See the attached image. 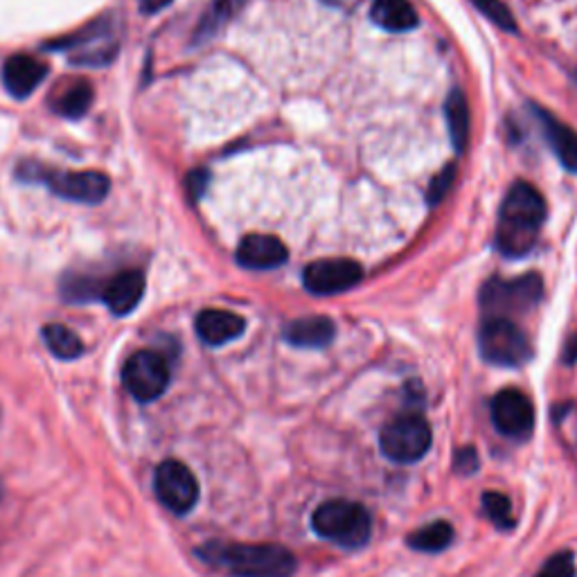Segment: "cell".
<instances>
[{"label": "cell", "instance_id": "cell-1", "mask_svg": "<svg viewBox=\"0 0 577 577\" xmlns=\"http://www.w3.org/2000/svg\"><path fill=\"white\" fill-rule=\"evenodd\" d=\"M546 222V201L526 180L515 184L503 199L496 222V248L508 258L532 250Z\"/></svg>", "mask_w": 577, "mask_h": 577}, {"label": "cell", "instance_id": "cell-2", "mask_svg": "<svg viewBox=\"0 0 577 577\" xmlns=\"http://www.w3.org/2000/svg\"><path fill=\"white\" fill-rule=\"evenodd\" d=\"M201 560L233 577H292L296 557L275 544H205Z\"/></svg>", "mask_w": 577, "mask_h": 577}, {"label": "cell", "instance_id": "cell-3", "mask_svg": "<svg viewBox=\"0 0 577 577\" xmlns=\"http://www.w3.org/2000/svg\"><path fill=\"white\" fill-rule=\"evenodd\" d=\"M16 176L30 184H44L52 195L75 201L95 205L102 203L111 190V180L102 172H63V169H46L36 163H25L16 169Z\"/></svg>", "mask_w": 577, "mask_h": 577}, {"label": "cell", "instance_id": "cell-4", "mask_svg": "<svg viewBox=\"0 0 577 577\" xmlns=\"http://www.w3.org/2000/svg\"><path fill=\"white\" fill-rule=\"evenodd\" d=\"M314 530L343 549H361L368 544L373 534V521L361 503L334 498L325 501L314 513Z\"/></svg>", "mask_w": 577, "mask_h": 577}, {"label": "cell", "instance_id": "cell-5", "mask_svg": "<svg viewBox=\"0 0 577 577\" xmlns=\"http://www.w3.org/2000/svg\"><path fill=\"white\" fill-rule=\"evenodd\" d=\"M481 354L485 361L503 368L523 366L532 356V348L523 330L513 318L490 316L479 334Z\"/></svg>", "mask_w": 577, "mask_h": 577}, {"label": "cell", "instance_id": "cell-6", "mask_svg": "<svg viewBox=\"0 0 577 577\" xmlns=\"http://www.w3.org/2000/svg\"><path fill=\"white\" fill-rule=\"evenodd\" d=\"M544 294V284L537 273H528L515 280L492 278L481 288V307L490 316L510 318L513 314L532 309Z\"/></svg>", "mask_w": 577, "mask_h": 577}, {"label": "cell", "instance_id": "cell-7", "mask_svg": "<svg viewBox=\"0 0 577 577\" xmlns=\"http://www.w3.org/2000/svg\"><path fill=\"white\" fill-rule=\"evenodd\" d=\"M381 451L395 462H417L431 447V426L420 415H402L381 431Z\"/></svg>", "mask_w": 577, "mask_h": 577}, {"label": "cell", "instance_id": "cell-8", "mask_svg": "<svg viewBox=\"0 0 577 577\" xmlns=\"http://www.w3.org/2000/svg\"><path fill=\"white\" fill-rule=\"evenodd\" d=\"M122 381L133 400L154 402L167 390L169 366L158 352L140 350L127 358Z\"/></svg>", "mask_w": 577, "mask_h": 577}, {"label": "cell", "instance_id": "cell-9", "mask_svg": "<svg viewBox=\"0 0 577 577\" xmlns=\"http://www.w3.org/2000/svg\"><path fill=\"white\" fill-rule=\"evenodd\" d=\"M114 27L108 21L93 23L82 32L68 36L63 42L52 44L50 48L68 50V57L78 66H106L118 52V42L114 39Z\"/></svg>", "mask_w": 577, "mask_h": 577}, {"label": "cell", "instance_id": "cell-10", "mask_svg": "<svg viewBox=\"0 0 577 577\" xmlns=\"http://www.w3.org/2000/svg\"><path fill=\"white\" fill-rule=\"evenodd\" d=\"M154 490L165 508L176 515L190 513L199 501V483L195 474L178 460H165L158 464Z\"/></svg>", "mask_w": 577, "mask_h": 577}, {"label": "cell", "instance_id": "cell-11", "mask_svg": "<svg viewBox=\"0 0 577 577\" xmlns=\"http://www.w3.org/2000/svg\"><path fill=\"white\" fill-rule=\"evenodd\" d=\"M364 278V269L354 260L337 258V260H318L311 262L305 273L303 282L307 292L314 296H337L356 286Z\"/></svg>", "mask_w": 577, "mask_h": 577}, {"label": "cell", "instance_id": "cell-12", "mask_svg": "<svg viewBox=\"0 0 577 577\" xmlns=\"http://www.w3.org/2000/svg\"><path fill=\"white\" fill-rule=\"evenodd\" d=\"M492 422L510 438H523L534 426V409L521 390L505 388L492 400Z\"/></svg>", "mask_w": 577, "mask_h": 577}, {"label": "cell", "instance_id": "cell-13", "mask_svg": "<svg viewBox=\"0 0 577 577\" xmlns=\"http://www.w3.org/2000/svg\"><path fill=\"white\" fill-rule=\"evenodd\" d=\"M286 258H288L286 246L273 235H260V233L248 235L242 239L237 248V262L244 269H252V271L278 269L286 262Z\"/></svg>", "mask_w": 577, "mask_h": 577}, {"label": "cell", "instance_id": "cell-14", "mask_svg": "<svg viewBox=\"0 0 577 577\" xmlns=\"http://www.w3.org/2000/svg\"><path fill=\"white\" fill-rule=\"evenodd\" d=\"M46 78L48 66L30 55H14L3 66V86L16 99L30 97Z\"/></svg>", "mask_w": 577, "mask_h": 577}, {"label": "cell", "instance_id": "cell-15", "mask_svg": "<svg viewBox=\"0 0 577 577\" xmlns=\"http://www.w3.org/2000/svg\"><path fill=\"white\" fill-rule=\"evenodd\" d=\"M197 334L205 345L220 348L239 339L246 330V320L226 309H203L197 316Z\"/></svg>", "mask_w": 577, "mask_h": 577}, {"label": "cell", "instance_id": "cell-16", "mask_svg": "<svg viewBox=\"0 0 577 577\" xmlns=\"http://www.w3.org/2000/svg\"><path fill=\"white\" fill-rule=\"evenodd\" d=\"M144 294V275L136 269L120 271L102 288V301L116 316L131 314Z\"/></svg>", "mask_w": 577, "mask_h": 577}, {"label": "cell", "instance_id": "cell-17", "mask_svg": "<svg viewBox=\"0 0 577 577\" xmlns=\"http://www.w3.org/2000/svg\"><path fill=\"white\" fill-rule=\"evenodd\" d=\"M532 111L541 125V131H544L549 144L553 148L555 156L560 158V163L577 174V131L570 129L568 125L560 122L553 114L544 111V108H539V106H532Z\"/></svg>", "mask_w": 577, "mask_h": 577}, {"label": "cell", "instance_id": "cell-18", "mask_svg": "<svg viewBox=\"0 0 577 577\" xmlns=\"http://www.w3.org/2000/svg\"><path fill=\"white\" fill-rule=\"evenodd\" d=\"M334 322L328 316H305L286 325L284 339L296 348H325L334 339Z\"/></svg>", "mask_w": 577, "mask_h": 577}, {"label": "cell", "instance_id": "cell-19", "mask_svg": "<svg viewBox=\"0 0 577 577\" xmlns=\"http://www.w3.org/2000/svg\"><path fill=\"white\" fill-rule=\"evenodd\" d=\"M370 19L375 25L388 32H407L417 25V12L409 0H375L370 10Z\"/></svg>", "mask_w": 577, "mask_h": 577}, {"label": "cell", "instance_id": "cell-20", "mask_svg": "<svg viewBox=\"0 0 577 577\" xmlns=\"http://www.w3.org/2000/svg\"><path fill=\"white\" fill-rule=\"evenodd\" d=\"M93 104V86L84 80H78L75 84L66 86L55 99H52V108L63 116V118H70V120H78L82 118L89 108Z\"/></svg>", "mask_w": 577, "mask_h": 577}, {"label": "cell", "instance_id": "cell-21", "mask_svg": "<svg viewBox=\"0 0 577 577\" xmlns=\"http://www.w3.org/2000/svg\"><path fill=\"white\" fill-rule=\"evenodd\" d=\"M246 3L248 0H212L203 21L197 27V42H205L214 36L233 16L239 14V10H244Z\"/></svg>", "mask_w": 577, "mask_h": 577}, {"label": "cell", "instance_id": "cell-22", "mask_svg": "<svg viewBox=\"0 0 577 577\" xmlns=\"http://www.w3.org/2000/svg\"><path fill=\"white\" fill-rule=\"evenodd\" d=\"M445 114H447V125L451 133V142L456 152L467 150V140H469V106L467 97L460 91H454L445 104Z\"/></svg>", "mask_w": 577, "mask_h": 577}, {"label": "cell", "instance_id": "cell-23", "mask_svg": "<svg viewBox=\"0 0 577 577\" xmlns=\"http://www.w3.org/2000/svg\"><path fill=\"white\" fill-rule=\"evenodd\" d=\"M44 341H46L48 350L57 358H63V361L78 358L84 352L82 339L75 332H72L70 328H66V325H61V322L46 325V328H44Z\"/></svg>", "mask_w": 577, "mask_h": 577}, {"label": "cell", "instance_id": "cell-24", "mask_svg": "<svg viewBox=\"0 0 577 577\" xmlns=\"http://www.w3.org/2000/svg\"><path fill=\"white\" fill-rule=\"evenodd\" d=\"M454 541V528L447 521H433L409 537V546L424 553H440Z\"/></svg>", "mask_w": 577, "mask_h": 577}, {"label": "cell", "instance_id": "cell-25", "mask_svg": "<svg viewBox=\"0 0 577 577\" xmlns=\"http://www.w3.org/2000/svg\"><path fill=\"white\" fill-rule=\"evenodd\" d=\"M483 508H485V515L492 519L494 526L498 528H513L515 526V519H513V505L508 501V496H503L498 492H487L483 496Z\"/></svg>", "mask_w": 577, "mask_h": 577}, {"label": "cell", "instance_id": "cell-26", "mask_svg": "<svg viewBox=\"0 0 577 577\" xmlns=\"http://www.w3.org/2000/svg\"><path fill=\"white\" fill-rule=\"evenodd\" d=\"M472 5L496 27L505 32H517V21L503 0H472Z\"/></svg>", "mask_w": 577, "mask_h": 577}, {"label": "cell", "instance_id": "cell-27", "mask_svg": "<svg viewBox=\"0 0 577 577\" xmlns=\"http://www.w3.org/2000/svg\"><path fill=\"white\" fill-rule=\"evenodd\" d=\"M539 577H575L573 555H570V553L555 555V557L544 566V570H541Z\"/></svg>", "mask_w": 577, "mask_h": 577}, {"label": "cell", "instance_id": "cell-28", "mask_svg": "<svg viewBox=\"0 0 577 577\" xmlns=\"http://www.w3.org/2000/svg\"><path fill=\"white\" fill-rule=\"evenodd\" d=\"M454 178H456L454 165H449L445 172H440L436 178H433V184L428 188V201L431 203H438L449 192V188L454 184Z\"/></svg>", "mask_w": 577, "mask_h": 577}, {"label": "cell", "instance_id": "cell-29", "mask_svg": "<svg viewBox=\"0 0 577 577\" xmlns=\"http://www.w3.org/2000/svg\"><path fill=\"white\" fill-rule=\"evenodd\" d=\"M456 469L462 474H472L479 469V456L474 449H462L456 454Z\"/></svg>", "mask_w": 577, "mask_h": 577}, {"label": "cell", "instance_id": "cell-30", "mask_svg": "<svg viewBox=\"0 0 577 577\" xmlns=\"http://www.w3.org/2000/svg\"><path fill=\"white\" fill-rule=\"evenodd\" d=\"M205 184H208V174H205L203 169H197V172H192V174H190V178H188V188H190V192H192L195 197H201V192H203Z\"/></svg>", "mask_w": 577, "mask_h": 577}, {"label": "cell", "instance_id": "cell-31", "mask_svg": "<svg viewBox=\"0 0 577 577\" xmlns=\"http://www.w3.org/2000/svg\"><path fill=\"white\" fill-rule=\"evenodd\" d=\"M140 3V10L148 12V14H156L161 10H165L167 5H172L174 0H138Z\"/></svg>", "mask_w": 577, "mask_h": 577}, {"label": "cell", "instance_id": "cell-32", "mask_svg": "<svg viewBox=\"0 0 577 577\" xmlns=\"http://www.w3.org/2000/svg\"><path fill=\"white\" fill-rule=\"evenodd\" d=\"M566 361H568V364H575V361H577V337L566 348Z\"/></svg>", "mask_w": 577, "mask_h": 577}]
</instances>
